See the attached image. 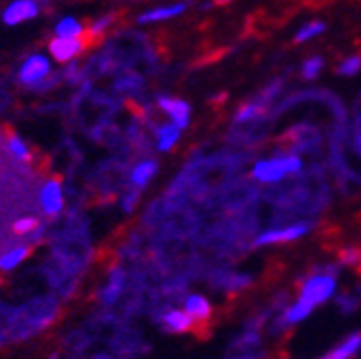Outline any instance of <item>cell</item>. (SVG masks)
Listing matches in <instances>:
<instances>
[{
  "instance_id": "7a4b0ae2",
  "label": "cell",
  "mask_w": 361,
  "mask_h": 359,
  "mask_svg": "<svg viewBox=\"0 0 361 359\" xmlns=\"http://www.w3.org/2000/svg\"><path fill=\"white\" fill-rule=\"evenodd\" d=\"M335 291H337V278L333 269L331 272H317L300 284V298L311 302L313 307L329 302L335 296Z\"/></svg>"
},
{
  "instance_id": "9a60e30c",
  "label": "cell",
  "mask_w": 361,
  "mask_h": 359,
  "mask_svg": "<svg viewBox=\"0 0 361 359\" xmlns=\"http://www.w3.org/2000/svg\"><path fill=\"white\" fill-rule=\"evenodd\" d=\"M180 137V128L176 123H164L161 128H157V150L159 152H170L174 146H176V141Z\"/></svg>"
},
{
  "instance_id": "7402d4cb",
  "label": "cell",
  "mask_w": 361,
  "mask_h": 359,
  "mask_svg": "<svg viewBox=\"0 0 361 359\" xmlns=\"http://www.w3.org/2000/svg\"><path fill=\"white\" fill-rule=\"evenodd\" d=\"M339 262L344 264V267H359V264H361V249H357V247H346V249H341Z\"/></svg>"
},
{
  "instance_id": "52a82bcc",
  "label": "cell",
  "mask_w": 361,
  "mask_h": 359,
  "mask_svg": "<svg viewBox=\"0 0 361 359\" xmlns=\"http://www.w3.org/2000/svg\"><path fill=\"white\" fill-rule=\"evenodd\" d=\"M40 207L47 217H56L64 207V190L58 178H51L40 190Z\"/></svg>"
},
{
  "instance_id": "cb8c5ba5",
  "label": "cell",
  "mask_w": 361,
  "mask_h": 359,
  "mask_svg": "<svg viewBox=\"0 0 361 359\" xmlns=\"http://www.w3.org/2000/svg\"><path fill=\"white\" fill-rule=\"evenodd\" d=\"M113 25V16H104V18H97V20L90 25V29H88V33L90 35H102V33H106V29Z\"/></svg>"
},
{
  "instance_id": "d6986e66",
  "label": "cell",
  "mask_w": 361,
  "mask_h": 359,
  "mask_svg": "<svg viewBox=\"0 0 361 359\" xmlns=\"http://www.w3.org/2000/svg\"><path fill=\"white\" fill-rule=\"evenodd\" d=\"M361 71V56H348V58H344L339 64H337V73L339 75H344V78H353V75H357Z\"/></svg>"
},
{
  "instance_id": "4316f807",
  "label": "cell",
  "mask_w": 361,
  "mask_h": 359,
  "mask_svg": "<svg viewBox=\"0 0 361 359\" xmlns=\"http://www.w3.org/2000/svg\"><path fill=\"white\" fill-rule=\"evenodd\" d=\"M137 201H139V190L135 188L133 192H128V194L123 196V201H121L123 212H133V209H135V205H137Z\"/></svg>"
},
{
  "instance_id": "5b68a950",
  "label": "cell",
  "mask_w": 361,
  "mask_h": 359,
  "mask_svg": "<svg viewBox=\"0 0 361 359\" xmlns=\"http://www.w3.org/2000/svg\"><path fill=\"white\" fill-rule=\"evenodd\" d=\"M38 13H40L38 0H13V3H9L7 9L3 11V23L7 27H16V25L33 20Z\"/></svg>"
},
{
  "instance_id": "2e32d148",
  "label": "cell",
  "mask_w": 361,
  "mask_h": 359,
  "mask_svg": "<svg viewBox=\"0 0 361 359\" xmlns=\"http://www.w3.org/2000/svg\"><path fill=\"white\" fill-rule=\"evenodd\" d=\"M361 351V333H353L348 339H344L339 346H335L333 351H329L324 357L329 359H348V357H355L357 353Z\"/></svg>"
},
{
  "instance_id": "e0dca14e",
  "label": "cell",
  "mask_w": 361,
  "mask_h": 359,
  "mask_svg": "<svg viewBox=\"0 0 361 359\" xmlns=\"http://www.w3.org/2000/svg\"><path fill=\"white\" fill-rule=\"evenodd\" d=\"M82 33H84V27L73 16H64L62 20L56 25L58 38H82Z\"/></svg>"
},
{
  "instance_id": "4fadbf2b",
  "label": "cell",
  "mask_w": 361,
  "mask_h": 359,
  "mask_svg": "<svg viewBox=\"0 0 361 359\" xmlns=\"http://www.w3.org/2000/svg\"><path fill=\"white\" fill-rule=\"evenodd\" d=\"M31 254L29 245H16L7 249L5 254H0V272H13L16 267H20Z\"/></svg>"
},
{
  "instance_id": "8fae6325",
  "label": "cell",
  "mask_w": 361,
  "mask_h": 359,
  "mask_svg": "<svg viewBox=\"0 0 361 359\" xmlns=\"http://www.w3.org/2000/svg\"><path fill=\"white\" fill-rule=\"evenodd\" d=\"M157 161L154 159H143L139 161V164L133 168L130 172V185L137 188V190H143L150 181H152V176L157 174Z\"/></svg>"
},
{
  "instance_id": "6da1fadb",
  "label": "cell",
  "mask_w": 361,
  "mask_h": 359,
  "mask_svg": "<svg viewBox=\"0 0 361 359\" xmlns=\"http://www.w3.org/2000/svg\"><path fill=\"white\" fill-rule=\"evenodd\" d=\"M302 170V159L295 154H278L271 159L256 161V166L251 168V176L260 183H278L286 174H298Z\"/></svg>"
},
{
  "instance_id": "603a6c76",
  "label": "cell",
  "mask_w": 361,
  "mask_h": 359,
  "mask_svg": "<svg viewBox=\"0 0 361 359\" xmlns=\"http://www.w3.org/2000/svg\"><path fill=\"white\" fill-rule=\"evenodd\" d=\"M35 227H38V219H33V217L18 219V221L13 223V231H16V234H20V236L31 234V231H33Z\"/></svg>"
},
{
  "instance_id": "5bb4252c",
  "label": "cell",
  "mask_w": 361,
  "mask_h": 359,
  "mask_svg": "<svg viewBox=\"0 0 361 359\" xmlns=\"http://www.w3.org/2000/svg\"><path fill=\"white\" fill-rule=\"evenodd\" d=\"M185 311L192 315L194 322H207L209 315H212V304L205 296H198V293H192L185 298Z\"/></svg>"
},
{
  "instance_id": "484cf974",
  "label": "cell",
  "mask_w": 361,
  "mask_h": 359,
  "mask_svg": "<svg viewBox=\"0 0 361 359\" xmlns=\"http://www.w3.org/2000/svg\"><path fill=\"white\" fill-rule=\"evenodd\" d=\"M337 302H339V309L344 311V313H353L359 307V302H355L353 296H339Z\"/></svg>"
},
{
  "instance_id": "9c48e42d",
  "label": "cell",
  "mask_w": 361,
  "mask_h": 359,
  "mask_svg": "<svg viewBox=\"0 0 361 359\" xmlns=\"http://www.w3.org/2000/svg\"><path fill=\"white\" fill-rule=\"evenodd\" d=\"M313 304L311 302H306V300H302V298H298L293 304H288V307H284V311H282V315L278 317V322H276V329L280 331V329H288V327H293V324H300L302 320H306L311 313H313Z\"/></svg>"
},
{
  "instance_id": "ffe728a7",
  "label": "cell",
  "mask_w": 361,
  "mask_h": 359,
  "mask_svg": "<svg viewBox=\"0 0 361 359\" xmlns=\"http://www.w3.org/2000/svg\"><path fill=\"white\" fill-rule=\"evenodd\" d=\"M7 148H9V152L18 159V161H29L31 159V150H29V146L25 143V139H20V137H9V141H7Z\"/></svg>"
},
{
  "instance_id": "ba28073f",
  "label": "cell",
  "mask_w": 361,
  "mask_h": 359,
  "mask_svg": "<svg viewBox=\"0 0 361 359\" xmlns=\"http://www.w3.org/2000/svg\"><path fill=\"white\" fill-rule=\"evenodd\" d=\"M86 42L82 38H56L49 44V53L58 62H73L84 51Z\"/></svg>"
},
{
  "instance_id": "83f0119b",
  "label": "cell",
  "mask_w": 361,
  "mask_h": 359,
  "mask_svg": "<svg viewBox=\"0 0 361 359\" xmlns=\"http://www.w3.org/2000/svg\"><path fill=\"white\" fill-rule=\"evenodd\" d=\"M355 143H357V150L361 152V117L357 119V128H355Z\"/></svg>"
},
{
  "instance_id": "8992f818",
  "label": "cell",
  "mask_w": 361,
  "mask_h": 359,
  "mask_svg": "<svg viewBox=\"0 0 361 359\" xmlns=\"http://www.w3.org/2000/svg\"><path fill=\"white\" fill-rule=\"evenodd\" d=\"M157 104H159V109L170 117V121L176 123L180 130L188 128V126H190L192 111H190V104H188V102L176 99V97H170V95H159V97H157Z\"/></svg>"
},
{
  "instance_id": "7c38bea8",
  "label": "cell",
  "mask_w": 361,
  "mask_h": 359,
  "mask_svg": "<svg viewBox=\"0 0 361 359\" xmlns=\"http://www.w3.org/2000/svg\"><path fill=\"white\" fill-rule=\"evenodd\" d=\"M161 322H164V327H166L170 333H188V331L194 327V320H192V315H190L185 309H183V311L172 309V311L164 313Z\"/></svg>"
},
{
  "instance_id": "44dd1931",
  "label": "cell",
  "mask_w": 361,
  "mask_h": 359,
  "mask_svg": "<svg viewBox=\"0 0 361 359\" xmlns=\"http://www.w3.org/2000/svg\"><path fill=\"white\" fill-rule=\"evenodd\" d=\"M324 68V58L322 56H313L302 64V78L304 80H315Z\"/></svg>"
},
{
  "instance_id": "277c9868",
  "label": "cell",
  "mask_w": 361,
  "mask_h": 359,
  "mask_svg": "<svg viewBox=\"0 0 361 359\" xmlns=\"http://www.w3.org/2000/svg\"><path fill=\"white\" fill-rule=\"evenodd\" d=\"M51 75V60L47 56H42V53H33V56H29L20 71H18V80H20V84L25 86H35L38 82L47 80Z\"/></svg>"
},
{
  "instance_id": "d4e9b609",
  "label": "cell",
  "mask_w": 361,
  "mask_h": 359,
  "mask_svg": "<svg viewBox=\"0 0 361 359\" xmlns=\"http://www.w3.org/2000/svg\"><path fill=\"white\" fill-rule=\"evenodd\" d=\"M139 86H141V78L139 75H126V78L115 82L117 91H128V88H139Z\"/></svg>"
},
{
  "instance_id": "ac0fdd59",
  "label": "cell",
  "mask_w": 361,
  "mask_h": 359,
  "mask_svg": "<svg viewBox=\"0 0 361 359\" xmlns=\"http://www.w3.org/2000/svg\"><path fill=\"white\" fill-rule=\"evenodd\" d=\"M324 31H326V25H324L322 20H311V23H306L304 27L298 29L295 42L298 44H304V42H309V40H315L317 35H322Z\"/></svg>"
},
{
  "instance_id": "3957f363",
  "label": "cell",
  "mask_w": 361,
  "mask_h": 359,
  "mask_svg": "<svg viewBox=\"0 0 361 359\" xmlns=\"http://www.w3.org/2000/svg\"><path fill=\"white\" fill-rule=\"evenodd\" d=\"M311 231L309 223H293L286 227H276L267 229L256 238V247H267V245H280V243H295L302 236H306Z\"/></svg>"
},
{
  "instance_id": "30bf717a",
  "label": "cell",
  "mask_w": 361,
  "mask_h": 359,
  "mask_svg": "<svg viewBox=\"0 0 361 359\" xmlns=\"http://www.w3.org/2000/svg\"><path fill=\"white\" fill-rule=\"evenodd\" d=\"M188 9V3H174V5H164V7H154V9H148L143 11L137 23L139 25H152V23H166V20H172V18L185 13Z\"/></svg>"
}]
</instances>
